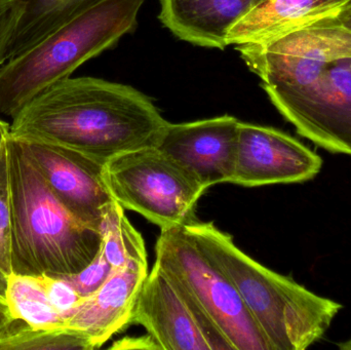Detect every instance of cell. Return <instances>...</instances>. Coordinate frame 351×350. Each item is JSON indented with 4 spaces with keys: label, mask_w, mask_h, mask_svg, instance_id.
Wrapping results in <instances>:
<instances>
[{
    "label": "cell",
    "mask_w": 351,
    "mask_h": 350,
    "mask_svg": "<svg viewBox=\"0 0 351 350\" xmlns=\"http://www.w3.org/2000/svg\"><path fill=\"white\" fill-rule=\"evenodd\" d=\"M263 0H160L158 18L181 40L197 47L227 45L233 27L249 16Z\"/></svg>",
    "instance_id": "obj_13"
},
{
    "label": "cell",
    "mask_w": 351,
    "mask_h": 350,
    "mask_svg": "<svg viewBox=\"0 0 351 350\" xmlns=\"http://www.w3.org/2000/svg\"><path fill=\"white\" fill-rule=\"evenodd\" d=\"M132 323L164 350H234L187 290L154 264L136 301Z\"/></svg>",
    "instance_id": "obj_8"
},
{
    "label": "cell",
    "mask_w": 351,
    "mask_h": 350,
    "mask_svg": "<svg viewBox=\"0 0 351 350\" xmlns=\"http://www.w3.org/2000/svg\"><path fill=\"white\" fill-rule=\"evenodd\" d=\"M104 181L123 209L139 213L160 229L194 221L206 189L156 146L138 148L104 164Z\"/></svg>",
    "instance_id": "obj_6"
},
{
    "label": "cell",
    "mask_w": 351,
    "mask_h": 350,
    "mask_svg": "<svg viewBox=\"0 0 351 350\" xmlns=\"http://www.w3.org/2000/svg\"><path fill=\"white\" fill-rule=\"evenodd\" d=\"M14 322L16 321L10 314L8 303L3 298L0 297V335L3 334Z\"/></svg>",
    "instance_id": "obj_24"
},
{
    "label": "cell",
    "mask_w": 351,
    "mask_h": 350,
    "mask_svg": "<svg viewBox=\"0 0 351 350\" xmlns=\"http://www.w3.org/2000/svg\"><path fill=\"white\" fill-rule=\"evenodd\" d=\"M10 134V125L0 119V148L8 141Z\"/></svg>",
    "instance_id": "obj_26"
},
{
    "label": "cell",
    "mask_w": 351,
    "mask_h": 350,
    "mask_svg": "<svg viewBox=\"0 0 351 350\" xmlns=\"http://www.w3.org/2000/svg\"><path fill=\"white\" fill-rule=\"evenodd\" d=\"M167 123L152 101L132 86L69 76L22 107L10 135L64 146L105 164L154 146Z\"/></svg>",
    "instance_id": "obj_2"
},
{
    "label": "cell",
    "mask_w": 351,
    "mask_h": 350,
    "mask_svg": "<svg viewBox=\"0 0 351 350\" xmlns=\"http://www.w3.org/2000/svg\"><path fill=\"white\" fill-rule=\"evenodd\" d=\"M20 141L58 201L82 223L101 232L115 201L104 181V164L57 144Z\"/></svg>",
    "instance_id": "obj_9"
},
{
    "label": "cell",
    "mask_w": 351,
    "mask_h": 350,
    "mask_svg": "<svg viewBox=\"0 0 351 350\" xmlns=\"http://www.w3.org/2000/svg\"><path fill=\"white\" fill-rule=\"evenodd\" d=\"M147 268V263L130 262L115 269L102 288L64 316L65 327L86 333L95 349L102 347L131 324Z\"/></svg>",
    "instance_id": "obj_12"
},
{
    "label": "cell",
    "mask_w": 351,
    "mask_h": 350,
    "mask_svg": "<svg viewBox=\"0 0 351 350\" xmlns=\"http://www.w3.org/2000/svg\"><path fill=\"white\" fill-rule=\"evenodd\" d=\"M239 121L229 115L185 123H167L156 146L187 171L204 189L231 182Z\"/></svg>",
    "instance_id": "obj_11"
},
{
    "label": "cell",
    "mask_w": 351,
    "mask_h": 350,
    "mask_svg": "<svg viewBox=\"0 0 351 350\" xmlns=\"http://www.w3.org/2000/svg\"><path fill=\"white\" fill-rule=\"evenodd\" d=\"M0 268L8 275L12 268V205L8 141L0 148Z\"/></svg>",
    "instance_id": "obj_19"
},
{
    "label": "cell",
    "mask_w": 351,
    "mask_h": 350,
    "mask_svg": "<svg viewBox=\"0 0 351 350\" xmlns=\"http://www.w3.org/2000/svg\"><path fill=\"white\" fill-rule=\"evenodd\" d=\"M321 156L274 127L239 121L230 183L245 187L301 183L321 172Z\"/></svg>",
    "instance_id": "obj_10"
},
{
    "label": "cell",
    "mask_w": 351,
    "mask_h": 350,
    "mask_svg": "<svg viewBox=\"0 0 351 350\" xmlns=\"http://www.w3.org/2000/svg\"><path fill=\"white\" fill-rule=\"evenodd\" d=\"M202 254L232 284L272 350H303L322 338L342 306L239 250L214 223L183 226Z\"/></svg>",
    "instance_id": "obj_3"
},
{
    "label": "cell",
    "mask_w": 351,
    "mask_h": 350,
    "mask_svg": "<svg viewBox=\"0 0 351 350\" xmlns=\"http://www.w3.org/2000/svg\"><path fill=\"white\" fill-rule=\"evenodd\" d=\"M235 49L300 135L351 155V30L335 14Z\"/></svg>",
    "instance_id": "obj_1"
},
{
    "label": "cell",
    "mask_w": 351,
    "mask_h": 350,
    "mask_svg": "<svg viewBox=\"0 0 351 350\" xmlns=\"http://www.w3.org/2000/svg\"><path fill=\"white\" fill-rule=\"evenodd\" d=\"M107 0H26L8 60L24 53L82 12Z\"/></svg>",
    "instance_id": "obj_15"
},
{
    "label": "cell",
    "mask_w": 351,
    "mask_h": 350,
    "mask_svg": "<svg viewBox=\"0 0 351 350\" xmlns=\"http://www.w3.org/2000/svg\"><path fill=\"white\" fill-rule=\"evenodd\" d=\"M41 275L51 305L64 316L84 301L67 279Z\"/></svg>",
    "instance_id": "obj_22"
},
{
    "label": "cell",
    "mask_w": 351,
    "mask_h": 350,
    "mask_svg": "<svg viewBox=\"0 0 351 350\" xmlns=\"http://www.w3.org/2000/svg\"><path fill=\"white\" fill-rule=\"evenodd\" d=\"M113 349H158L149 335L140 338H125L115 343Z\"/></svg>",
    "instance_id": "obj_23"
},
{
    "label": "cell",
    "mask_w": 351,
    "mask_h": 350,
    "mask_svg": "<svg viewBox=\"0 0 351 350\" xmlns=\"http://www.w3.org/2000/svg\"><path fill=\"white\" fill-rule=\"evenodd\" d=\"M113 267L105 258L102 252L99 253L94 261L88 267L80 271L77 275L66 277L71 284L78 295L86 299L90 296L94 295L102 286L108 281L112 275Z\"/></svg>",
    "instance_id": "obj_20"
},
{
    "label": "cell",
    "mask_w": 351,
    "mask_h": 350,
    "mask_svg": "<svg viewBox=\"0 0 351 350\" xmlns=\"http://www.w3.org/2000/svg\"><path fill=\"white\" fill-rule=\"evenodd\" d=\"M144 0H107L0 66V112L14 117L47 86L110 49L137 26Z\"/></svg>",
    "instance_id": "obj_5"
},
{
    "label": "cell",
    "mask_w": 351,
    "mask_h": 350,
    "mask_svg": "<svg viewBox=\"0 0 351 350\" xmlns=\"http://www.w3.org/2000/svg\"><path fill=\"white\" fill-rule=\"evenodd\" d=\"M16 323V322H14ZM0 335V350H93L88 335L72 328L34 329L22 322Z\"/></svg>",
    "instance_id": "obj_18"
},
{
    "label": "cell",
    "mask_w": 351,
    "mask_h": 350,
    "mask_svg": "<svg viewBox=\"0 0 351 350\" xmlns=\"http://www.w3.org/2000/svg\"><path fill=\"white\" fill-rule=\"evenodd\" d=\"M26 0H0V66L8 60V47L24 12Z\"/></svg>",
    "instance_id": "obj_21"
},
{
    "label": "cell",
    "mask_w": 351,
    "mask_h": 350,
    "mask_svg": "<svg viewBox=\"0 0 351 350\" xmlns=\"http://www.w3.org/2000/svg\"><path fill=\"white\" fill-rule=\"evenodd\" d=\"M8 158L12 273L59 279L77 275L101 252L102 234L64 208L22 142L10 134Z\"/></svg>",
    "instance_id": "obj_4"
},
{
    "label": "cell",
    "mask_w": 351,
    "mask_h": 350,
    "mask_svg": "<svg viewBox=\"0 0 351 350\" xmlns=\"http://www.w3.org/2000/svg\"><path fill=\"white\" fill-rule=\"evenodd\" d=\"M8 275L0 268V297L5 300L6 290H8Z\"/></svg>",
    "instance_id": "obj_27"
},
{
    "label": "cell",
    "mask_w": 351,
    "mask_h": 350,
    "mask_svg": "<svg viewBox=\"0 0 351 350\" xmlns=\"http://www.w3.org/2000/svg\"><path fill=\"white\" fill-rule=\"evenodd\" d=\"M350 0H263L233 27L227 45L265 40L323 16L335 14Z\"/></svg>",
    "instance_id": "obj_14"
},
{
    "label": "cell",
    "mask_w": 351,
    "mask_h": 350,
    "mask_svg": "<svg viewBox=\"0 0 351 350\" xmlns=\"http://www.w3.org/2000/svg\"><path fill=\"white\" fill-rule=\"evenodd\" d=\"M101 234V252L114 271L130 262L147 263L143 238L125 217L123 208L117 201L110 205L105 216Z\"/></svg>",
    "instance_id": "obj_17"
},
{
    "label": "cell",
    "mask_w": 351,
    "mask_h": 350,
    "mask_svg": "<svg viewBox=\"0 0 351 350\" xmlns=\"http://www.w3.org/2000/svg\"><path fill=\"white\" fill-rule=\"evenodd\" d=\"M156 263L183 286L234 350H272L232 284L202 254L182 227L162 230Z\"/></svg>",
    "instance_id": "obj_7"
},
{
    "label": "cell",
    "mask_w": 351,
    "mask_h": 350,
    "mask_svg": "<svg viewBox=\"0 0 351 350\" xmlns=\"http://www.w3.org/2000/svg\"><path fill=\"white\" fill-rule=\"evenodd\" d=\"M335 16L340 24L351 30V0L337 14H335Z\"/></svg>",
    "instance_id": "obj_25"
},
{
    "label": "cell",
    "mask_w": 351,
    "mask_h": 350,
    "mask_svg": "<svg viewBox=\"0 0 351 350\" xmlns=\"http://www.w3.org/2000/svg\"><path fill=\"white\" fill-rule=\"evenodd\" d=\"M339 349L342 350H351V338L346 342L340 343Z\"/></svg>",
    "instance_id": "obj_28"
},
{
    "label": "cell",
    "mask_w": 351,
    "mask_h": 350,
    "mask_svg": "<svg viewBox=\"0 0 351 350\" xmlns=\"http://www.w3.org/2000/svg\"><path fill=\"white\" fill-rule=\"evenodd\" d=\"M5 301L14 321L34 329L65 328V318L49 301L43 275H8Z\"/></svg>",
    "instance_id": "obj_16"
}]
</instances>
